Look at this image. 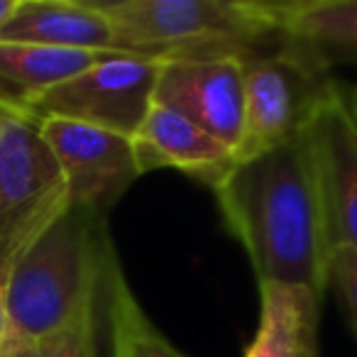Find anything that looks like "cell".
<instances>
[{"mask_svg":"<svg viewBox=\"0 0 357 357\" xmlns=\"http://www.w3.org/2000/svg\"><path fill=\"white\" fill-rule=\"evenodd\" d=\"M230 233L248 250L259 284L323 296L333 243L308 132L238 159L213 186Z\"/></svg>","mask_w":357,"mask_h":357,"instance_id":"6da1fadb","label":"cell"},{"mask_svg":"<svg viewBox=\"0 0 357 357\" xmlns=\"http://www.w3.org/2000/svg\"><path fill=\"white\" fill-rule=\"evenodd\" d=\"M113 262L105 213L69 204L8 277V328L37 342L54 335L98 303Z\"/></svg>","mask_w":357,"mask_h":357,"instance_id":"7a4b0ae2","label":"cell"},{"mask_svg":"<svg viewBox=\"0 0 357 357\" xmlns=\"http://www.w3.org/2000/svg\"><path fill=\"white\" fill-rule=\"evenodd\" d=\"M113 27L115 50L142 56L238 52L279 35L277 3L243 0H120L98 3Z\"/></svg>","mask_w":357,"mask_h":357,"instance_id":"3957f363","label":"cell"},{"mask_svg":"<svg viewBox=\"0 0 357 357\" xmlns=\"http://www.w3.org/2000/svg\"><path fill=\"white\" fill-rule=\"evenodd\" d=\"M66 206V178L40 115L0 103V284Z\"/></svg>","mask_w":357,"mask_h":357,"instance_id":"277c9868","label":"cell"},{"mask_svg":"<svg viewBox=\"0 0 357 357\" xmlns=\"http://www.w3.org/2000/svg\"><path fill=\"white\" fill-rule=\"evenodd\" d=\"M340 86L326 64L284 45L277 54L245 56V130L238 159L306 132Z\"/></svg>","mask_w":357,"mask_h":357,"instance_id":"5b68a950","label":"cell"},{"mask_svg":"<svg viewBox=\"0 0 357 357\" xmlns=\"http://www.w3.org/2000/svg\"><path fill=\"white\" fill-rule=\"evenodd\" d=\"M162 59L115 52L79 76L40 93L27 110L135 137L154 103Z\"/></svg>","mask_w":357,"mask_h":357,"instance_id":"8992f818","label":"cell"},{"mask_svg":"<svg viewBox=\"0 0 357 357\" xmlns=\"http://www.w3.org/2000/svg\"><path fill=\"white\" fill-rule=\"evenodd\" d=\"M245 56L238 52L167 56L154 103L184 115L238 154L245 130Z\"/></svg>","mask_w":357,"mask_h":357,"instance_id":"52a82bcc","label":"cell"},{"mask_svg":"<svg viewBox=\"0 0 357 357\" xmlns=\"http://www.w3.org/2000/svg\"><path fill=\"white\" fill-rule=\"evenodd\" d=\"M40 125L66 178L69 204L108 213L142 176L132 137L66 118H40Z\"/></svg>","mask_w":357,"mask_h":357,"instance_id":"ba28073f","label":"cell"},{"mask_svg":"<svg viewBox=\"0 0 357 357\" xmlns=\"http://www.w3.org/2000/svg\"><path fill=\"white\" fill-rule=\"evenodd\" d=\"M306 132L331 243L357 252V135L342 108L340 89L318 110Z\"/></svg>","mask_w":357,"mask_h":357,"instance_id":"9c48e42d","label":"cell"},{"mask_svg":"<svg viewBox=\"0 0 357 357\" xmlns=\"http://www.w3.org/2000/svg\"><path fill=\"white\" fill-rule=\"evenodd\" d=\"M139 174L174 167L215 186L230 172L238 154L201 130L184 115L152 103L147 118L132 137Z\"/></svg>","mask_w":357,"mask_h":357,"instance_id":"30bf717a","label":"cell"},{"mask_svg":"<svg viewBox=\"0 0 357 357\" xmlns=\"http://www.w3.org/2000/svg\"><path fill=\"white\" fill-rule=\"evenodd\" d=\"M0 42L56 50L118 52L113 27L98 3L74 0H17L13 15L0 30Z\"/></svg>","mask_w":357,"mask_h":357,"instance_id":"8fae6325","label":"cell"},{"mask_svg":"<svg viewBox=\"0 0 357 357\" xmlns=\"http://www.w3.org/2000/svg\"><path fill=\"white\" fill-rule=\"evenodd\" d=\"M259 328L245 357H318L321 296L303 287L259 284Z\"/></svg>","mask_w":357,"mask_h":357,"instance_id":"7c38bea8","label":"cell"},{"mask_svg":"<svg viewBox=\"0 0 357 357\" xmlns=\"http://www.w3.org/2000/svg\"><path fill=\"white\" fill-rule=\"evenodd\" d=\"M115 52L56 50V47L0 42V103L27 108L45 91L91 69Z\"/></svg>","mask_w":357,"mask_h":357,"instance_id":"4fadbf2b","label":"cell"},{"mask_svg":"<svg viewBox=\"0 0 357 357\" xmlns=\"http://www.w3.org/2000/svg\"><path fill=\"white\" fill-rule=\"evenodd\" d=\"M279 37L284 45L326 59L357 56V0L277 3Z\"/></svg>","mask_w":357,"mask_h":357,"instance_id":"5bb4252c","label":"cell"},{"mask_svg":"<svg viewBox=\"0 0 357 357\" xmlns=\"http://www.w3.org/2000/svg\"><path fill=\"white\" fill-rule=\"evenodd\" d=\"M100 313L108 318L113 357H184L147 321L115 259L105 277Z\"/></svg>","mask_w":357,"mask_h":357,"instance_id":"9a60e30c","label":"cell"},{"mask_svg":"<svg viewBox=\"0 0 357 357\" xmlns=\"http://www.w3.org/2000/svg\"><path fill=\"white\" fill-rule=\"evenodd\" d=\"M98 316H100V298L98 303H93L84 313H79L66 328L56 331L54 335L42 337L40 357H98V347H96Z\"/></svg>","mask_w":357,"mask_h":357,"instance_id":"2e32d148","label":"cell"},{"mask_svg":"<svg viewBox=\"0 0 357 357\" xmlns=\"http://www.w3.org/2000/svg\"><path fill=\"white\" fill-rule=\"evenodd\" d=\"M333 282L345 316L357 335V252L350 248H335L328 267V284Z\"/></svg>","mask_w":357,"mask_h":357,"instance_id":"e0dca14e","label":"cell"},{"mask_svg":"<svg viewBox=\"0 0 357 357\" xmlns=\"http://www.w3.org/2000/svg\"><path fill=\"white\" fill-rule=\"evenodd\" d=\"M0 357H40V342L6 328V335L0 340Z\"/></svg>","mask_w":357,"mask_h":357,"instance_id":"ac0fdd59","label":"cell"},{"mask_svg":"<svg viewBox=\"0 0 357 357\" xmlns=\"http://www.w3.org/2000/svg\"><path fill=\"white\" fill-rule=\"evenodd\" d=\"M340 98H342V108H345V113H347V120H350L352 130H355V135H357V86H352V89H347V91L340 89Z\"/></svg>","mask_w":357,"mask_h":357,"instance_id":"d6986e66","label":"cell"},{"mask_svg":"<svg viewBox=\"0 0 357 357\" xmlns=\"http://www.w3.org/2000/svg\"><path fill=\"white\" fill-rule=\"evenodd\" d=\"M8 316H6V284H0V340L6 335Z\"/></svg>","mask_w":357,"mask_h":357,"instance_id":"ffe728a7","label":"cell"},{"mask_svg":"<svg viewBox=\"0 0 357 357\" xmlns=\"http://www.w3.org/2000/svg\"><path fill=\"white\" fill-rule=\"evenodd\" d=\"M15 6H17V0H0V30H3V25L8 22V17L13 15Z\"/></svg>","mask_w":357,"mask_h":357,"instance_id":"44dd1931","label":"cell"}]
</instances>
